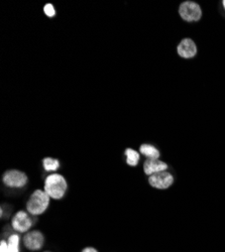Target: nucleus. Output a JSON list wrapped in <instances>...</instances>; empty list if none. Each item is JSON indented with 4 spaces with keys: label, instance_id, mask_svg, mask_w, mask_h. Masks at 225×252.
I'll return each instance as SVG.
<instances>
[{
    "label": "nucleus",
    "instance_id": "1",
    "mask_svg": "<svg viewBox=\"0 0 225 252\" xmlns=\"http://www.w3.org/2000/svg\"><path fill=\"white\" fill-rule=\"evenodd\" d=\"M67 191V182L63 176L52 174L45 181V192L50 198L60 200L65 196Z\"/></svg>",
    "mask_w": 225,
    "mask_h": 252
},
{
    "label": "nucleus",
    "instance_id": "2",
    "mask_svg": "<svg viewBox=\"0 0 225 252\" xmlns=\"http://www.w3.org/2000/svg\"><path fill=\"white\" fill-rule=\"evenodd\" d=\"M50 204L49 195L42 190H35L27 203L28 212L32 215H40L48 209Z\"/></svg>",
    "mask_w": 225,
    "mask_h": 252
},
{
    "label": "nucleus",
    "instance_id": "3",
    "mask_svg": "<svg viewBox=\"0 0 225 252\" xmlns=\"http://www.w3.org/2000/svg\"><path fill=\"white\" fill-rule=\"evenodd\" d=\"M179 14L187 23L199 22L202 17V9L195 1H184L179 7Z\"/></svg>",
    "mask_w": 225,
    "mask_h": 252
},
{
    "label": "nucleus",
    "instance_id": "4",
    "mask_svg": "<svg viewBox=\"0 0 225 252\" xmlns=\"http://www.w3.org/2000/svg\"><path fill=\"white\" fill-rule=\"evenodd\" d=\"M174 176L168 171L154 174L149 178L150 185L155 189H159V190H166V189H169L174 184Z\"/></svg>",
    "mask_w": 225,
    "mask_h": 252
},
{
    "label": "nucleus",
    "instance_id": "5",
    "mask_svg": "<svg viewBox=\"0 0 225 252\" xmlns=\"http://www.w3.org/2000/svg\"><path fill=\"white\" fill-rule=\"evenodd\" d=\"M2 181L9 188H23L28 184V177L23 172L11 170L4 173Z\"/></svg>",
    "mask_w": 225,
    "mask_h": 252
},
{
    "label": "nucleus",
    "instance_id": "6",
    "mask_svg": "<svg viewBox=\"0 0 225 252\" xmlns=\"http://www.w3.org/2000/svg\"><path fill=\"white\" fill-rule=\"evenodd\" d=\"M45 243V237L42 232L33 230L31 232H28L24 236V244L25 246L32 251H35L42 248Z\"/></svg>",
    "mask_w": 225,
    "mask_h": 252
},
{
    "label": "nucleus",
    "instance_id": "7",
    "mask_svg": "<svg viewBox=\"0 0 225 252\" xmlns=\"http://www.w3.org/2000/svg\"><path fill=\"white\" fill-rule=\"evenodd\" d=\"M197 46L192 38H184L177 47L178 55L183 59H192L197 55Z\"/></svg>",
    "mask_w": 225,
    "mask_h": 252
},
{
    "label": "nucleus",
    "instance_id": "8",
    "mask_svg": "<svg viewBox=\"0 0 225 252\" xmlns=\"http://www.w3.org/2000/svg\"><path fill=\"white\" fill-rule=\"evenodd\" d=\"M32 225V219L30 215L25 211H18L12 218V228L20 233L27 232Z\"/></svg>",
    "mask_w": 225,
    "mask_h": 252
},
{
    "label": "nucleus",
    "instance_id": "9",
    "mask_svg": "<svg viewBox=\"0 0 225 252\" xmlns=\"http://www.w3.org/2000/svg\"><path fill=\"white\" fill-rule=\"evenodd\" d=\"M168 164L165 161H161L159 158L157 159H150L148 158L144 163V171L146 175L152 176L154 174L168 171Z\"/></svg>",
    "mask_w": 225,
    "mask_h": 252
},
{
    "label": "nucleus",
    "instance_id": "10",
    "mask_svg": "<svg viewBox=\"0 0 225 252\" xmlns=\"http://www.w3.org/2000/svg\"><path fill=\"white\" fill-rule=\"evenodd\" d=\"M140 153L150 159H157L160 158V152L152 144H142L139 149Z\"/></svg>",
    "mask_w": 225,
    "mask_h": 252
},
{
    "label": "nucleus",
    "instance_id": "11",
    "mask_svg": "<svg viewBox=\"0 0 225 252\" xmlns=\"http://www.w3.org/2000/svg\"><path fill=\"white\" fill-rule=\"evenodd\" d=\"M126 156H127V162L130 166H135L137 165L139 161V155L137 152L131 149H127L126 150Z\"/></svg>",
    "mask_w": 225,
    "mask_h": 252
},
{
    "label": "nucleus",
    "instance_id": "12",
    "mask_svg": "<svg viewBox=\"0 0 225 252\" xmlns=\"http://www.w3.org/2000/svg\"><path fill=\"white\" fill-rule=\"evenodd\" d=\"M44 163V169L47 172H55L60 167V162L58 159L52 158H46L43 160Z\"/></svg>",
    "mask_w": 225,
    "mask_h": 252
},
{
    "label": "nucleus",
    "instance_id": "13",
    "mask_svg": "<svg viewBox=\"0 0 225 252\" xmlns=\"http://www.w3.org/2000/svg\"><path fill=\"white\" fill-rule=\"evenodd\" d=\"M18 244H19V236L17 234H13L9 236L8 243H7L8 252H19Z\"/></svg>",
    "mask_w": 225,
    "mask_h": 252
},
{
    "label": "nucleus",
    "instance_id": "14",
    "mask_svg": "<svg viewBox=\"0 0 225 252\" xmlns=\"http://www.w3.org/2000/svg\"><path fill=\"white\" fill-rule=\"evenodd\" d=\"M44 11H45V14L48 15L49 17H54L56 15V9L53 6V4H51V3H48L45 5Z\"/></svg>",
    "mask_w": 225,
    "mask_h": 252
},
{
    "label": "nucleus",
    "instance_id": "15",
    "mask_svg": "<svg viewBox=\"0 0 225 252\" xmlns=\"http://www.w3.org/2000/svg\"><path fill=\"white\" fill-rule=\"evenodd\" d=\"M0 252H8V245L5 241H1L0 243Z\"/></svg>",
    "mask_w": 225,
    "mask_h": 252
},
{
    "label": "nucleus",
    "instance_id": "16",
    "mask_svg": "<svg viewBox=\"0 0 225 252\" xmlns=\"http://www.w3.org/2000/svg\"><path fill=\"white\" fill-rule=\"evenodd\" d=\"M82 252H98V251L93 247H87V248L82 250Z\"/></svg>",
    "mask_w": 225,
    "mask_h": 252
},
{
    "label": "nucleus",
    "instance_id": "17",
    "mask_svg": "<svg viewBox=\"0 0 225 252\" xmlns=\"http://www.w3.org/2000/svg\"><path fill=\"white\" fill-rule=\"evenodd\" d=\"M222 4H223V7H224V9H225V0L222 2Z\"/></svg>",
    "mask_w": 225,
    "mask_h": 252
},
{
    "label": "nucleus",
    "instance_id": "18",
    "mask_svg": "<svg viewBox=\"0 0 225 252\" xmlns=\"http://www.w3.org/2000/svg\"><path fill=\"white\" fill-rule=\"evenodd\" d=\"M45 252H51V251H45Z\"/></svg>",
    "mask_w": 225,
    "mask_h": 252
}]
</instances>
